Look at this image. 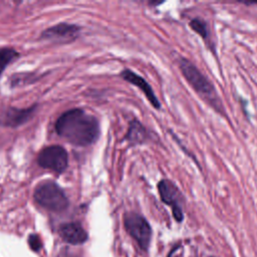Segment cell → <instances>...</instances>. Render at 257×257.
<instances>
[{
  "mask_svg": "<svg viewBox=\"0 0 257 257\" xmlns=\"http://www.w3.org/2000/svg\"><path fill=\"white\" fill-rule=\"evenodd\" d=\"M59 234L61 238L69 244H82L87 240L85 230L78 223H66L61 225Z\"/></svg>",
  "mask_w": 257,
  "mask_h": 257,
  "instance_id": "obj_10",
  "label": "cell"
},
{
  "mask_svg": "<svg viewBox=\"0 0 257 257\" xmlns=\"http://www.w3.org/2000/svg\"><path fill=\"white\" fill-rule=\"evenodd\" d=\"M80 27L75 24L58 23L45 29L41 38L55 42V43H67L74 41L79 35Z\"/></svg>",
  "mask_w": 257,
  "mask_h": 257,
  "instance_id": "obj_7",
  "label": "cell"
},
{
  "mask_svg": "<svg viewBox=\"0 0 257 257\" xmlns=\"http://www.w3.org/2000/svg\"><path fill=\"white\" fill-rule=\"evenodd\" d=\"M36 107V105L28 108L8 107L0 112V124L10 127L21 125L33 115Z\"/></svg>",
  "mask_w": 257,
  "mask_h": 257,
  "instance_id": "obj_9",
  "label": "cell"
},
{
  "mask_svg": "<svg viewBox=\"0 0 257 257\" xmlns=\"http://www.w3.org/2000/svg\"><path fill=\"white\" fill-rule=\"evenodd\" d=\"M34 200L43 208L61 212L68 207V199L63 190L52 181H45L37 185L33 194Z\"/></svg>",
  "mask_w": 257,
  "mask_h": 257,
  "instance_id": "obj_3",
  "label": "cell"
},
{
  "mask_svg": "<svg viewBox=\"0 0 257 257\" xmlns=\"http://www.w3.org/2000/svg\"><path fill=\"white\" fill-rule=\"evenodd\" d=\"M179 68L195 92L207 104L214 108L219 114L226 116L223 102L214 86V84L201 72V70L189 59L179 58Z\"/></svg>",
  "mask_w": 257,
  "mask_h": 257,
  "instance_id": "obj_2",
  "label": "cell"
},
{
  "mask_svg": "<svg viewBox=\"0 0 257 257\" xmlns=\"http://www.w3.org/2000/svg\"><path fill=\"white\" fill-rule=\"evenodd\" d=\"M119 76L127 81L128 83L137 86L140 90H142V92L145 94V96L147 97V99L150 101V103L152 104V106L156 109H160L161 108V102L159 100V98L157 97V95L155 94L151 84L141 75L137 74L135 71L128 69V68H124L120 71Z\"/></svg>",
  "mask_w": 257,
  "mask_h": 257,
  "instance_id": "obj_8",
  "label": "cell"
},
{
  "mask_svg": "<svg viewBox=\"0 0 257 257\" xmlns=\"http://www.w3.org/2000/svg\"><path fill=\"white\" fill-rule=\"evenodd\" d=\"M18 56V52L10 47H0V76L5 68Z\"/></svg>",
  "mask_w": 257,
  "mask_h": 257,
  "instance_id": "obj_13",
  "label": "cell"
},
{
  "mask_svg": "<svg viewBox=\"0 0 257 257\" xmlns=\"http://www.w3.org/2000/svg\"><path fill=\"white\" fill-rule=\"evenodd\" d=\"M28 244L30 246V248L34 251H38L41 247V242H40V239L38 238L37 235H30L29 238H28Z\"/></svg>",
  "mask_w": 257,
  "mask_h": 257,
  "instance_id": "obj_14",
  "label": "cell"
},
{
  "mask_svg": "<svg viewBox=\"0 0 257 257\" xmlns=\"http://www.w3.org/2000/svg\"><path fill=\"white\" fill-rule=\"evenodd\" d=\"M124 140L130 145L137 146L147 143L150 140V134L147 127L141 121L134 118L128 123V128L124 136Z\"/></svg>",
  "mask_w": 257,
  "mask_h": 257,
  "instance_id": "obj_11",
  "label": "cell"
},
{
  "mask_svg": "<svg viewBox=\"0 0 257 257\" xmlns=\"http://www.w3.org/2000/svg\"><path fill=\"white\" fill-rule=\"evenodd\" d=\"M158 192L163 203L170 206L173 216L177 222H182L184 219L182 204L185 198L179 188L171 180L163 179L158 183Z\"/></svg>",
  "mask_w": 257,
  "mask_h": 257,
  "instance_id": "obj_5",
  "label": "cell"
},
{
  "mask_svg": "<svg viewBox=\"0 0 257 257\" xmlns=\"http://www.w3.org/2000/svg\"><path fill=\"white\" fill-rule=\"evenodd\" d=\"M37 162L40 167L60 174L67 168L68 155L62 147L54 145L43 149L37 157Z\"/></svg>",
  "mask_w": 257,
  "mask_h": 257,
  "instance_id": "obj_6",
  "label": "cell"
},
{
  "mask_svg": "<svg viewBox=\"0 0 257 257\" xmlns=\"http://www.w3.org/2000/svg\"><path fill=\"white\" fill-rule=\"evenodd\" d=\"M242 3L247 4V5H249V4H257V2H242Z\"/></svg>",
  "mask_w": 257,
  "mask_h": 257,
  "instance_id": "obj_15",
  "label": "cell"
},
{
  "mask_svg": "<svg viewBox=\"0 0 257 257\" xmlns=\"http://www.w3.org/2000/svg\"><path fill=\"white\" fill-rule=\"evenodd\" d=\"M189 26L190 28L195 31L204 41H206L207 45L212 49V45L210 43V32H209V28L208 25L206 23V21H204L201 18H193L190 22H189Z\"/></svg>",
  "mask_w": 257,
  "mask_h": 257,
  "instance_id": "obj_12",
  "label": "cell"
},
{
  "mask_svg": "<svg viewBox=\"0 0 257 257\" xmlns=\"http://www.w3.org/2000/svg\"><path fill=\"white\" fill-rule=\"evenodd\" d=\"M55 131L68 143L78 147L92 145L100 132L97 118L81 108L63 112L55 122Z\"/></svg>",
  "mask_w": 257,
  "mask_h": 257,
  "instance_id": "obj_1",
  "label": "cell"
},
{
  "mask_svg": "<svg viewBox=\"0 0 257 257\" xmlns=\"http://www.w3.org/2000/svg\"><path fill=\"white\" fill-rule=\"evenodd\" d=\"M123 225L139 246L147 250L152 238V228L147 219L136 212H127L123 215Z\"/></svg>",
  "mask_w": 257,
  "mask_h": 257,
  "instance_id": "obj_4",
  "label": "cell"
}]
</instances>
